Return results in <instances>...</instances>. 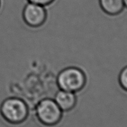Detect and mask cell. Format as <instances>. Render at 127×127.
Returning a JSON list of instances; mask_svg holds the SVG:
<instances>
[{
  "label": "cell",
  "instance_id": "cell-3",
  "mask_svg": "<svg viewBox=\"0 0 127 127\" xmlns=\"http://www.w3.org/2000/svg\"><path fill=\"white\" fill-rule=\"evenodd\" d=\"M86 83L84 72L76 67H68L60 72L57 78L58 87L67 91H78L83 88Z\"/></svg>",
  "mask_w": 127,
  "mask_h": 127
},
{
  "label": "cell",
  "instance_id": "cell-9",
  "mask_svg": "<svg viewBox=\"0 0 127 127\" xmlns=\"http://www.w3.org/2000/svg\"><path fill=\"white\" fill-rule=\"evenodd\" d=\"M124 5H125V7L127 8V0H124Z\"/></svg>",
  "mask_w": 127,
  "mask_h": 127
},
{
  "label": "cell",
  "instance_id": "cell-7",
  "mask_svg": "<svg viewBox=\"0 0 127 127\" xmlns=\"http://www.w3.org/2000/svg\"><path fill=\"white\" fill-rule=\"evenodd\" d=\"M119 82L122 88L125 91L127 92V65L125 66L120 71Z\"/></svg>",
  "mask_w": 127,
  "mask_h": 127
},
{
  "label": "cell",
  "instance_id": "cell-8",
  "mask_svg": "<svg viewBox=\"0 0 127 127\" xmlns=\"http://www.w3.org/2000/svg\"><path fill=\"white\" fill-rule=\"evenodd\" d=\"M27 1L29 2H32V3L37 4L41 6H46L52 3L54 0H27Z\"/></svg>",
  "mask_w": 127,
  "mask_h": 127
},
{
  "label": "cell",
  "instance_id": "cell-5",
  "mask_svg": "<svg viewBox=\"0 0 127 127\" xmlns=\"http://www.w3.org/2000/svg\"><path fill=\"white\" fill-rule=\"evenodd\" d=\"M54 100L62 111H69L76 104V99L74 93L60 89L54 97Z\"/></svg>",
  "mask_w": 127,
  "mask_h": 127
},
{
  "label": "cell",
  "instance_id": "cell-2",
  "mask_svg": "<svg viewBox=\"0 0 127 127\" xmlns=\"http://www.w3.org/2000/svg\"><path fill=\"white\" fill-rule=\"evenodd\" d=\"M35 115L37 122L46 127H53L60 124L63 111L54 99L50 98L41 100L35 108Z\"/></svg>",
  "mask_w": 127,
  "mask_h": 127
},
{
  "label": "cell",
  "instance_id": "cell-1",
  "mask_svg": "<svg viewBox=\"0 0 127 127\" xmlns=\"http://www.w3.org/2000/svg\"><path fill=\"white\" fill-rule=\"evenodd\" d=\"M2 119L9 125H20L29 116V108L21 98L9 97L3 100L0 107Z\"/></svg>",
  "mask_w": 127,
  "mask_h": 127
},
{
  "label": "cell",
  "instance_id": "cell-4",
  "mask_svg": "<svg viewBox=\"0 0 127 127\" xmlns=\"http://www.w3.org/2000/svg\"><path fill=\"white\" fill-rule=\"evenodd\" d=\"M22 16L27 25L31 27H38L45 21L47 11L45 6L28 2L24 6Z\"/></svg>",
  "mask_w": 127,
  "mask_h": 127
},
{
  "label": "cell",
  "instance_id": "cell-6",
  "mask_svg": "<svg viewBox=\"0 0 127 127\" xmlns=\"http://www.w3.org/2000/svg\"><path fill=\"white\" fill-rule=\"evenodd\" d=\"M102 9L110 15H117L125 8L124 0H99Z\"/></svg>",
  "mask_w": 127,
  "mask_h": 127
}]
</instances>
